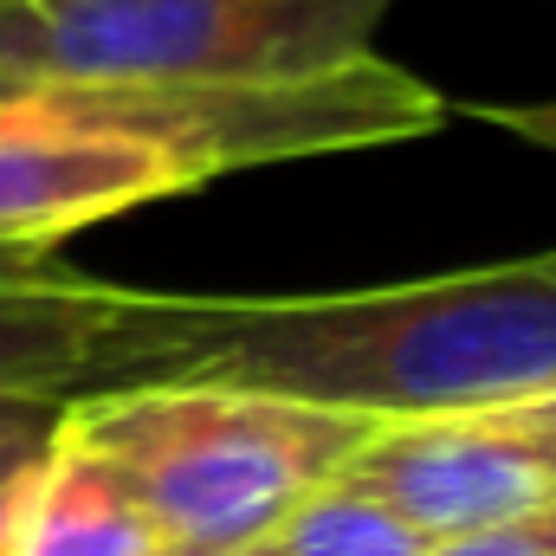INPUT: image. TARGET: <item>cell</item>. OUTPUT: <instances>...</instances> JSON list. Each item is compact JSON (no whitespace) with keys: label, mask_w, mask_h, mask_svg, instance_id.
Here are the masks:
<instances>
[{"label":"cell","mask_w":556,"mask_h":556,"mask_svg":"<svg viewBox=\"0 0 556 556\" xmlns=\"http://www.w3.org/2000/svg\"><path fill=\"white\" fill-rule=\"evenodd\" d=\"M427 551L433 544L415 525H402L382 498H369L350 479H330L247 556H427Z\"/></svg>","instance_id":"8"},{"label":"cell","mask_w":556,"mask_h":556,"mask_svg":"<svg viewBox=\"0 0 556 556\" xmlns=\"http://www.w3.org/2000/svg\"><path fill=\"white\" fill-rule=\"evenodd\" d=\"M20 91H26V78H20V72H7V65H0V104H7V98H20Z\"/></svg>","instance_id":"13"},{"label":"cell","mask_w":556,"mask_h":556,"mask_svg":"<svg viewBox=\"0 0 556 556\" xmlns=\"http://www.w3.org/2000/svg\"><path fill=\"white\" fill-rule=\"evenodd\" d=\"M240 556H247V551H240Z\"/></svg>","instance_id":"14"},{"label":"cell","mask_w":556,"mask_h":556,"mask_svg":"<svg viewBox=\"0 0 556 556\" xmlns=\"http://www.w3.org/2000/svg\"><path fill=\"white\" fill-rule=\"evenodd\" d=\"M343 479L382 498L427 544H453V538H472V531H492L505 518L551 505L556 433L518 420L511 408L382 420L356 446Z\"/></svg>","instance_id":"5"},{"label":"cell","mask_w":556,"mask_h":556,"mask_svg":"<svg viewBox=\"0 0 556 556\" xmlns=\"http://www.w3.org/2000/svg\"><path fill=\"white\" fill-rule=\"evenodd\" d=\"M382 420L240 382H124L65 402L59 433L104 459L175 556H240L343 479Z\"/></svg>","instance_id":"2"},{"label":"cell","mask_w":556,"mask_h":556,"mask_svg":"<svg viewBox=\"0 0 556 556\" xmlns=\"http://www.w3.org/2000/svg\"><path fill=\"white\" fill-rule=\"evenodd\" d=\"M59 415L65 402H33V395H0V556L13 538V518L39 479V466L59 446Z\"/></svg>","instance_id":"9"},{"label":"cell","mask_w":556,"mask_h":556,"mask_svg":"<svg viewBox=\"0 0 556 556\" xmlns=\"http://www.w3.org/2000/svg\"><path fill=\"white\" fill-rule=\"evenodd\" d=\"M427 556H556V498L525 511V518H505L492 531H472V538H453V544H433Z\"/></svg>","instance_id":"10"},{"label":"cell","mask_w":556,"mask_h":556,"mask_svg":"<svg viewBox=\"0 0 556 556\" xmlns=\"http://www.w3.org/2000/svg\"><path fill=\"white\" fill-rule=\"evenodd\" d=\"M395 0H0V65L65 85H298L369 59Z\"/></svg>","instance_id":"3"},{"label":"cell","mask_w":556,"mask_h":556,"mask_svg":"<svg viewBox=\"0 0 556 556\" xmlns=\"http://www.w3.org/2000/svg\"><path fill=\"white\" fill-rule=\"evenodd\" d=\"M479 124H498V130H511V137L538 142V149H551L556 155V98H525V104H479L472 111Z\"/></svg>","instance_id":"11"},{"label":"cell","mask_w":556,"mask_h":556,"mask_svg":"<svg viewBox=\"0 0 556 556\" xmlns=\"http://www.w3.org/2000/svg\"><path fill=\"white\" fill-rule=\"evenodd\" d=\"M142 291L0 247V395L78 402L124 382Z\"/></svg>","instance_id":"6"},{"label":"cell","mask_w":556,"mask_h":556,"mask_svg":"<svg viewBox=\"0 0 556 556\" xmlns=\"http://www.w3.org/2000/svg\"><path fill=\"white\" fill-rule=\"evenodd\" d=\"M201 188L175 155L137 137L104 85L26 78L0 104V247L52 253L65 233L98 227L149 201Z\"/></svg>","instance_id":"4"},{"label":"cell","mask_w":556,"mask_h":556,"mask_svg":"<svg viewBox=\"0 0 556 556\" xmlns=\"http://www.w3.org/2000/svg\"><path fill=\"white\" fill-rule=\"evenodd\" d=\"M511 415H518V420H531V427H544V433H556V382L544 389V395H531V402H518Z\"/></svg>","instance_id":"12"},{"label":"cell","mask_w":556,"mask_h":556,"mask_svg":"<svg viewBox=\"0 0 556 556\" xmlns=\"http://www.w3.org/2000/svg\"><path fill=\"white\" fill-rule=\"evenodd\" d=\"M124 382H240L369 420L518 408L556 382V253L317 298L142 291Z\"/></svg>","instance_id":"1"},{"label":"cell","mask_w":556,"mask_h":556,"mask_svg":"<svg viewBox=\"0 0 556 556\" xmlns=\"http://www.w3.org/2000/svg\"><path fill=\"white\" fill-rule=\"evenodd\" d=\"M7 556H175L168 538L155 531V518L137 505V492L91 459L85 446H72L59 433L52 459L39 466Z\"/></svg>","instance_id":"7"}]
</instances>
